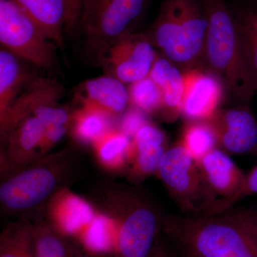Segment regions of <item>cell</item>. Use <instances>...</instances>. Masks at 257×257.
<instances>
[{"label":"cell","instance_id":"obj_14","mask_svg":"<svg viewBox=\"0 0 257 257\" xmlns=\"http://www.w3.org/2000/svg\"><path fill=\"white\" fill-rule=\"evenodd\" d=\"M63 86L52 79H32L13 103L6 117L1 121L2 136H7L22 121L32 115L39 106L57 103L63 95Z\"/></svg>","mask_w":257,"mask_h":257},{"label":"cell","instance_id":"obj_3","mask_svg":"<svg viewBox=\"0 0 257 257\" xmlns=\"http://www.w3.org/2000/svg\"><path fill=\"white\" fill-rule=\"evenodd\" d=\"M207 28L202 0H163L146 34L161 55L184 72L199 66Z\"/></svg>","mask_w":257,"mask_h":257},{"label":"cell","instance_id":"obj_33","mask_svg":"<svg viewBox=\"0 0 257 257\" xmlns=\"http://www.w3.org/2000/svg\"><path fill=\"white\" fill-rule=\"evenodd\" d=\"M149 257H180V256L175 249H170V248L158 243L153 252Z\"/></svg>","mask_w":257,"mask_h":257},{"label":"cell","instance_id":"obj_12","mask_svg":"<svg viewBox=\"0 0 257 257\" xmlns=\"http://www.w3.org/2000/svg\"><path fill=\"white\" fill-rule=\"evenodd\" d=\"M57 184L55 173L45 167H35L20 172L2 184L0 200L12 211H23L43 202Z\"/></svg>","mask_w":257,"mask_h":257},{"label":"cell","instance_id":"obj_35","mask_svg":"<svg viewBox=\"0 0 257 257\" xmlns=\"http://www.w3.org/2000/svg\"><path fill=\"white\" fill-rule=\"evenodd\" d=\"M79 3H80L81 6H82V0H77Z\"/></svg>","mask_w":257,"mask_h":257},{"label":"cell","instance_id":"obj_34","mask_svg":"<svg viewBox=\"0 0 257 257\" xmlns=\"http://www.w3.org/2000/svg\"><path fill=\"white\" fill-rule=\"evenodd\" d=\"M94 254H81L74 257H109L106 256V252H96V251H94ZM117 257L119 256H118Z\"/></svg>","mask_w":257,"mask_h":257},{"label":"cell","instance_id":"obj_4","mask_svg":"<svg viewBox=\"0 0 257 257\" xmlns=\"http://www.w3.org/2000/svg\"><path fill=\"white\" fill-rule=\"evenodd\" d=\"M151 0H82L78 30L92 62L111 45L136 32Z\"/></svg>","mask_w":257,"mask_h":257},{"label":"cell","instance_id":"obj_28","mask_svg":"<svg viewBox=\"0 0 257 257\" xmlns=\"http://www.w3.org/2000/svg\"><path fill=\"white\" fill-rule=\"evenodd\" d=\"M36 257H71L67 243L47 228L35 229Z\"/></svg>","mask_w":257,"mask_h":257},{"label":"cell","instance_id":"obj_23","mask_svg":"<svg viewBox=\"0 0 257 257\" xmlns=\"http://www.w3.org/2000/svg\"><path fill=\"white\" fill-rule=\"evenodd\" d=\"M33 114L41 120L45 126L42 152L47 151L67 133L70 115L67 109L57 106V103L39 106Z\"/></svg>","mask_w":257,"mask_h":257},{"label":"cell","instance_id":"obj_5","mask_svg":"<svg viewBox=\"0 0 257 257\" xmlns=\"http://www.w3.org/2000/svg\"><path fill=\"white\" fill-rule=\"evenodd\" d=\"M157 173L182 214H215V203L199 164L180 142L167 149Z\"/></svg>","mask_w":257,"mask_h":257},{"label":"cell","instance_id":"obj_11","mask_svg":"<svg viewBox=\"0 0 257 257\" xmlns=\"http://www.w3.org/2000/svg\"><path fill=\"white\" fill-rule=\"evenodd\" d=\"M39 25L47 38L63 50L64 32L78 30L82 6L77 0H13Z\"/></svg>","mask_w":257,"mask_h":257},{"label":"cell","instance_id":"obj_20","mask_svg":"<svg viewBox=\"0 0 257 257\" xmlns=\"http://www.w3.org/2000/svg\"><path fill=\"white\" fill-rule=\"evenodd\" d=\"M45 126L35 114L22 121L8 135V150L13 155L26 156L42 149Z\"/></svg>","mask_w":257,"mask_h":257},{"label":"cell","instance_id":"obj_26","mask_svg":"<svg viewBox=\"0 0 257 257\" xmlns=\"http://www.w3.org/2000/svg\"><path fill=\"white\" fill-rule=\"evenodd\" d=\"M57 212V219L64 231L72 233L94 219V211L86 201L74 195L64 199Z\"/></svg>","mask_w":257,"mask_h":257},{"label":"cell","instance_id":"obj_9","mask_svg":"<svg viewBox=\"0 0 257 257\" xmlns=\"http://www.w3.org/2000/svg\"><path fill=\"white\" fill-rule=\"evenodd\" d=\"M204 182L215 203V214L229 211L242 190L246 175L229 155L216 148L198 162Z\"/></svg>","mask_w":257,"mask_h":257},{"label":"cell","instance_id":"obj_30","mask_svg":"<svg viewBox=\"0 0 257 257\" xmlns=\"http://www.w3.org/2000/svg\"><path fill=\"white\" fill-rule=\"evenodd\" d=\"M145 113L133 107L126 111L123 116L121 124V132L130 138H134L140 128L149 122Z\"/></svg>","mask_w":257,"mask_h":257},{"label":"cell","instance_id":"obj_31","mask_svg":"<svg viewBox=\"0 0 257 257\" xmlns=\"http://www.w3.org/2000/svg\"><path fill=\"white\" fill-rule=\"evenodd\" d=\"M255 194H257V165L248 175H246L242 190L238 196L236 203Z\"/></svg>","mask_w":257,"mask_h":257},{"label":"cell","instance_id":"obj_22","mask_svg":"<svg viewBox=\"0 0 257 257\" xmlns=\"http://www.w3.org/2000/svg\"><path fill=\"white\" fill-rule=\"evenodd\" d=\"M180 143L197 162L217 147L215 133L207 120L187 121Z\"/></svg>","mask_w":257,"mask_h":257},{"label":"cell","instance_id":"obj_8","mask_svg":"<svg viewBox=\"0 0 257 257\" xmlns=\"http://www.w3.org/2000/svg\"><path fill=\"white\" fill-rule=\"evenodd\" d=\"M160 229L156 211L146 203L133 200L118 232L119 256H150L158 244Z\"/></svg>","mask_w":257,"mask_h":257},{"label":"cell","instance_id":"obj_6","mask_svg":"<svg viewBox=\"0 0 257 257\" xmlns=\"http://www.w3.org/2000/svg\"><path fill=\"white\" fill-rule=\"evenodd\" d=\"M0 43L18 58L40 68H52L57 48L13 0H0Z\"/></svg>","mask_w":257,"mask_h":257},{"label":"cell","instance_id":"obj_7","mask_svg":"<svg viewBox=\"0 0 257 257\" xmlns=\"http://www.w3.org/2000/svg\"><path fill=\"white\" fill-rule=\"evenodd\" d=\"M159 54L146 32H135L111 45L95 64L104 74L132 84L150 75Z\"/></svg>","mask_w":257,"mask_h":257},{"label":"cell","instance_id":"obj_25","mask_svg":"<svg viewBox=\"0 0 257 257\" xmlns=\"http://www.w3.org/2000/svg\"><path fill=\"white\" fill-rule=\"evenodd\" d=\"M0 257H36L35 229L13 226L5 230L0 241Z\"/></svg>","mask_w":257,"mask_h":257},{"label":"cell","instance_id":"obj_1","mask_svg":"<svg viewBox=\"0 0 257 257\" xmlns=\"http://www.w3.org/2000/svg\"><path fill=\"white\" fill-rule=\"evenodd\" d=\"M163 230L180 256L257 257L256 240L237 211L170 216Z\"/></svg>","mask_w":257,"mask_h":257},{"label":"cell","instance_id":"obj_29","mask_svg":"<svg viewBox=\"0 0 257 257\" xmlns=\"http://www.w3.org/2000/svg\"><path fill=\"white\" fill-rule=\"evenodd\" d=\"M109 224V219L104 216H95L91 222L87 232V241L93 251L106 252V232Z\"/></svg>","mask_w":257,"mask_h":257},{"label":"cell","instance_id":"obj_2","mask_svg":"<svg viewBox=\"0 0 257 257\" xmlns=\"http://www.w3.org/2000/svg\"><path fill=\"white\" fill-rule=\"evenodd\" d=\"M208 28L197 68L219 79L224 101L234 106L249 104L256 90L243 63L234 18L226 0H202Z\"/></svg>","mask_w":257,"mask_h":257},{"label":"cell","instance_id":"obj_24","mask_svg":"<svg viewBox=\"0 0 257 257\" xmlns=\"http://www.w3.org/2000/svg\"><path fill=\"white\" fill-rule=\"evenodd\" d=\"M128 91L133 107L146 114H160L163 103L162 89L150 76L130 84Z\"/></svg>","mask_w":257,"mask_h":257},{"label":"cell","instance_id":"obj_17","mask_svg":"<svg viewBox=\"0 0 257 257\" xmlns=\"http://www.w3.org/2000/svg\"><path fill=\"white\" fill-rule=\"evenodd\" d=\"M229 7L243 63L257 91V0H238Z\"/></svg>","mask_w":257,"mask_h":257},{"label":"cell","instance_id":"obj_18","mask_svg":"<svg viewBox=\"0 0 257 257\" xmlns=\"http://www.w3.org/2000/svg\"><path fill=\"white\" fill-rule=\"evenodd\" d=\"M133 146L134 173L141 177L156 173L167 150L164 132L156 125L147 122L134 137Z\"/></svg>","mask_w":257,"mask_h":257},{"label":"cell","instance_id":"obj_16","mask_svg":"<svg viewBox=\"0 0 257 257\" xmlns=\"http://www.w3.org/2000/svg\"><path fill=\"white\" fill-rule=\"evenodd\" d=\"M149 76L162 89L163 103L160 114L162 119L169 122L175 121L182 115L185 87L183 71L159 54Z\"/></svg>","mask_w":257,"mask_h":257},{"label":"cell","instance_id":"obj_32","mask_svg":"<svg viewBox=\"0 0 257 257\" xmlns=\"http://www.w3.org/2000/svg\"><path fill=\"white\" fill-rule=\"evenodd\" d=\"M254 236L257 243V205L238 210Z\"/></svg>","mask_w":257,"mask_h":257},{"label":"cell","instance_id":"obj_10","mask_svg":"<svg viewBox=\"0 0 257 257\" xmlns=\"http://www.w3.org/2000/svg\"><path fill=\"white\" fill-rule=\"evenodd\" d=\"M215 133L217 147L241 155L257 148V120L248 106L218 108L207 120Z\"/></svg>","mask_w":257,"mask_h":257},{"label":"cell","instance_id":"obj_36","mask_svg":"<svg viewBox=\"0 0 257 257\" xmlns=\"http://www.w3.org/2000/svg\"><path fill=\"white\" fill-rule=\"evenodd\" d=\"M179 256H180V255H179ZM180 257H186V256H180Z\"/></svg>","mask_w":257,"mask_h":257},{"label":"cell","instance_id":"obj_21","mask_svg":"<svg viewBox=\"0 0 257 257\" xmlns=\"http://www.w3.org/2000/svg\"><path fill=\"white\" fill-rule=\"evenodd\" d=\"M110 117L94 106L82 105L74 115V133L84 143H97L111 131Z\"/></svg>","mask_w":257,"mask_h":257},{"label":"cell","instance_id":"obj_15","mask_svg":"<svg viewBox=\"0 0 257 257\" xmlns=\"http://www.w3.org/2000/svg\"><path fill=\"white\" fill-rule=\"evenodd\" d=\"M75 97L82 105L94 106L110 116L122 114L130 104L128 87L112 76L104 74L79 84Z\"/></svg>","mask_w":257,"mask_h":257},{"label":"cell","instance_id":"obj_19","mask_svg":"<svg viewBox=\"0 0 257 257\" xmlns=\"http://www.w3.org/2000/svg\"><path fill=\"white\" fill-rule=\"evenodd\" d=\"M20 58L1 49L0 51V119L6 117L18 96L31 81Z\"/></svg>","mask_w":257,"mask_h":257},{"label":"cell","instance_id":"obj_27","mask_svg":"<svg viewBox=\"0 0 257 257\" xmlns=\"http://www.w3.org/2000/svg\"><path fill=\"white\" fill-rule=\"evenodd\" d=\"M96 143L99 157L105 163H119L133 156V142L122 132L110 131Z\"/></svg>","mask_w":257,"mask_h":257},{"label":"cell","instance_id":"obj_13","mask_svg":"<svg viewBox=\"0 0 257 257\" xmlns=\"http://www.w3.org/2000/svg\"><path fill=\"white\" fill-rule=\"evenodd\" d=\"M184 93L182 116L188 121H206L224 101V89L219 79L202 69L184 72Z\"/></svg>","mask_w":257,"mask_h":257}]
</instances>
